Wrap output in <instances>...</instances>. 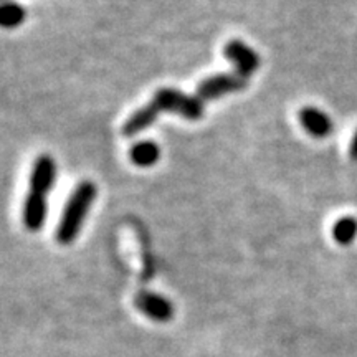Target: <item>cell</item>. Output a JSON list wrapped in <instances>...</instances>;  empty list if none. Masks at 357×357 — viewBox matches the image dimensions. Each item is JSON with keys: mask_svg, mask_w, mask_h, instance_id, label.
Instances as JSON below:
<instances>
[{"mask_svg": "<svg viewBox=\"0 0 357 357\" xmlns=\"http://www.w3.org/2000/svg\"><path fill=\"white\" fill-rule=\"evenodd\" d=\"M162 113H174L189 121H199L204 116V101L174 88L158 89L153 100L126 119L123 124V134L128 137L136 136L154 124L158 116Z\"/></svg>", "mask_w": 357, "mask_h": 357, "instance_id": "obj_1", "label": "cell"}, {"mask_svg": "<svg viewBox=\"0 0 357 357\" xmlns=\"http://www.w3.org/2000/svg\"><path fill=\"white\" fill-rule=\"evenodd\" d=\"M56 181V164L50 155H38L30 174V192L24 204V225L26 230H42L47 218V195Z\"/></svg>", "mask_w": 357, "mask_h": 357, "instance_id": "obj_2", "label": "cell"}, {"mask_svg": "<svg viewBox=\"0 0 357 357\" xmlns=\"http://www.w3.org/2000/svg\"><path fill=\"white\" fill-rule=\"evenodd\" d=\"M96 199V185L93 182L84 181L78 184L73 194L70 195L68 202L65 205L63 215L58 223L56 240L61 245H70L75 242L79 230H82L84 218L88 215L89 207Z\"/></svg>", "mask_w": 357, "mask_h": 357, "instance_id": "obj_3", "label": "cell"}, {"mask_svg": "<svg viewBox=\"0 0 357 357\" xmlns=\"http://www.w3.org/2000/svg\"><path fill=\"white\" fill-rule=\"evenodd\" d=\"M247 88V79L238 75H215L205 78L197 86V98L202 101L218 100L229 93L242 91Z\"/></svg>", "mask_w": 357, "mask_h": 357, "instance_id": "obj_4", "label": "cell"}, {"mask_svg": "<svg viewBox=\"0 0 357 357\" xmlns=\"http://www.w3.org/2000/svg\"><path fill=\"white\" fill-rule=\"evenodd\" d=\"M223 55L234 63L236 75L245 79L252 77L260 68V56L257 55L253 48L245 45L242 40H230L223 48Z\"/></svg>", "mask_w": 357, "mask_h": 357, "instance_id": "obj_5", "label": "cell"}, {"mask_svg": "<svg viewBox=\"0 0 357 357\" xmlns=\"http://www.w3.org/2000/svg\"><path fill=\"white\" fill-rule=\"evenodd\" d=\"M134 306L155 323H169L174 318L172 303L167 298H164L162 294L141 289L134 296Z\"/></svg>", "mask_w": 357, "mask_h": 357, "instance_id": "obj_6", "label": "cell"}, {"mask_svg": "<svg viewBox=\"0 0 357 357\" xmlns=\"http://www.w3.org/2000/svg\"><path fill=\"white\" fill-rule=\"evenodd\" d=\"M298 119H300L303 129H306V132L316 139H324V137L331 136L334 131L333 119L324 111L312 108V106L303 108L298 114Z\"/></svg>", "mask_w": 357, "mask_h": 357, "instance_id": "obj_7", "label": "cell"}, {"mask_svg": "<svg viewBox=\"0 0 357 357\" xmlns=\"http://www.w3.org/2000/svg\"><path fill=\"white\" fill-rule=\"evenodd\" d=\"M160 158L159 146L153 141L136 142L129 149V160L137 167H151L158 162Z\"/></svg>", "mask_w": 357, "mask_h": 357, "instance_id": "obj_8", "label": "cell"}, {"mask_svg": "<svg viewBox=\"0 0 357 357\" xmlns=\"http://www.w3.org/2000/svg\"><path fill=\"white\" fill-rule=\"evenodd\" d=\"M333 236L339 245H347L354 243L357 238V220L354 217H341L334 223L333 227Z\"/></svg>", "mask_w": 357, "mask_h": 357, "instance_id": "obj_9", "label": "cell"}, {"mask_svg": "<svg viewBox=\"0 0 357 357\" xmlns=\"http://www.w3.org/2000/svg\"><path fill=\"white\" fill-rule=\"evenodd\" d=\"M25 17V8L17 2H3L2 8H0V24L3 29H17L24 24Z\"/></svg>", "mask_w": 357, "mask_h": 357, "instance_id": "obj_10", "label": "cell"}, {"mask_svg": "<svg viewBox=\"0 0 357 357\" xmlns=\"http://www.w3.org/2000/svg\"><path fill=\"white\" fill-rule=\"evenodd\" d=\"M349 154L352 160H357V129L354 132V136H352V141H351V147H349Z\"/></svg>", "mask_w": 357, "mask_h": 357, "instance_id": "obj_11", "label": "cell"}]
</instances>
